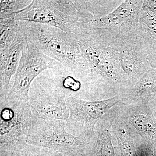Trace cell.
I'll return each mask as SVG.
<instances>
[{"label":"cell","instance_id":"6da1fadb","mask_svg":"<svg viewBox=\"0 0 156 156\" xmlns=\"http://www.w3.org/2000/svg\"><path fill=\"white\" fill-rule=\"evenodd\" d=\"M98 17L95 1L35 0L18 15L21 21L53 26L76 37L91 29Z\"/></svg>","mask_w":156,"mask_h":156},{"label":"cell","instance_id":"7a4b0ae2","mask_svg":"<svg viewBox=\"0 0 156 156\" xmlns=\"http://www.w3.org/2000/svg\"><path fill=\"white\" fill-rule=\"evenodd\" d=\"M19 23L26 41L62 67L83 74L92 72L74 35L48 24Z\"/></svg>","mask_w":156,"mask_h":156},{"label":"cell","instance_id":"3957f363","mask_svg":"<svg viewBox=\"0 0 156 156\" xmlns=\"http://www.w3.org/2000/svg\"><path fill=\"white\" fill-rule=\"evenodd\" d=\"M115 37L107 31L91 30L76 38L92 71L112 80L128 83L114 45Z\"/></svg>","mask_w":156,"mask_h":156},{"label":"cell","instance_id":"277c9868","mask_svg":"<svg viewBox=\"0 0 156 156\" xmlns=\"http://www.w3.org/2000/svg\"><path fill=\"white\" fill-rule=\"evenodd\" d=\"M61 68L63 67L59 62L45 55L26 41L6 99L11 101L29 102L30 88L35 78L48 69Z\"/></svg>","mask_w":156,"mask_h":156},{"label":"cell","instance_id":"5b68a950","mask_svg":"<svg viewBox=\"0 0 156 156\" xmlns=\"http://www.w3.org/2000/svg\"><path fill=\"white\" fill-rule=\"evenodd\" d=\"M41 120L29 102L0 101V144L30 136Z\"/></svg>","mask_w":156,"mask_h":156},{"label":"cell","instance_id":"8992f818","mask_svg":"<svg viewBox=\"0 0 156 156\" xmlns=\"http://www.w3.org/2000/svg\"><path fill=\"white\" fill-rule=\"evenodd\" d=\"M119 101L118 96L96 101H87L67 96L66 104L69 116L66 121V131L74 136L93 142L96 122Z\"/></svg>","mask_w":156,"mask_h":156},{"label":"cell","instance_id":"52a82bcc","mask_svg":"<svg viewBox=\"0 0 156 156\" xmlns=\"http://www.w3.org/2000/svg\"><path fill=\"white\" fill-rule=\"evenodd\" d=\"M66 128V121L41 119L34 133L26 140L31 145L50 151H75L83 154L89 150L92 142L70 134Z\"/></svg>","mask_w":156,"mask_h":156},{"label":"cell","instance_id":"ba28073f","mask_svg":"<svg viewBox=\"0 0 156 156\" xmlns=\"http://www.w3.org/2000/svg\"><path fill=\"white\" fill-rule=\"evenodd\" d=\"M114 45L123 73L132 85L150 69L147 45L136 33L115 37Z\"/></svg>","mask_w":156,"mask_h":156},{"label":"cell","instance_id":"9c48e42d","mask_svg":"<svg viewBox=\"0 0 156 156\" xmlns=\"http://www.w3.org/2000/svg\"><path fill=\"white\" fill-rule=\"evenodd\" d=\"M143 1H124L109 14L92 23L93 30H105L115 37L128 35L136 31Z\"/></svg>","mask_w":156,"mask_h":156},{"label":"cell","instance_id":"30bf717a","mask_svg":"<svg viewBox=\"0 0 156 156\" xmlns=\"http://www.w3.org/2000/svg\"><path fill=\"white\" fill-rule=\"evenodd\" d=\"M61 92L44 93L36 97H30L29 103L45 120L66 121L69 116L66 98Z\"/></svg>","mask_w":156,"mask_h":156},{"label":"cell","instance_id":"8fae6325","mask_svg":"<svg viewBox=\"0 0 156 156\" xmlns=\"http://www.w3.org/2000/svg\"><path fill=\"white\" fill-rule=\"evenodd\" d=\"M26 41L24 36L11 48L0 50V101L8 96L10 81L19 66Z\"/></svg>","mask_w":156,"mask_h":156},{"label":"cell","instance_id":"7c38bea8","mask_svg":"<svg viewBox=\"0 0 156 156\" xmlns=\"http://www.w3.org/2000/svg\"><path fill=\"white\" fill-rule=\"evenodd\" d=\"M26 137L0 144V156H48L49 150L31 145Z\"/></svg>","mask_w":156,"mask_h":156},{"label":"cell","instance_id":"4fadbf2b","mask_svg":"<svg viewBox=\"0 0 156 156\" xmlns=\"http://www.w3.org/2000/svg\"><path fill=\"white\" fill-rule=\"evenodd\" d=\"M23 37L19 23L15 18L0 19V50L11 48Z\"/></svg>","mask_w":156,"mask_h":156},{"label":"cell","instance_id":"5bb4252c","mask_svg":"<svg viewBox=\"0 0 156 156\" xmlns=\"http://www.w3.org/2000/svg\"><path fill=\"white\" fill-rule=\"evenodd\" d=\"M136 33L149 48L156 44V13L141 9Z\"/></svg>","mask_w":156,"mask_h":156},{"label":"cell","instance_id":"9a60e30c","mask_svg":"<svg viewBox=\"0 0 156 156\" xmlns=\"http://www.w3.org/2000/svg\"><path fill=\"white\" fill-rule=\"evenodd\" d=\"M32 2L29 0L1 1L0 19L14 18L17 12L29 5Z\"/></svg>","mask_w":156,"mask_h":156},{"label":"cell","instance_id":"2e32d148","mask_svg":"<svg viewBox=\"0 0 156 156\" xmlns=\"http://www.w3.org/2000/svg\"><path fill=\"white\" fill-rule=\"evenodd\" d=\"M96 154L100 156H115L110 135L106 130H99L98 139L95 147Z\"/></svg>","mask_w":156,"mask_h":156},{"label":"cell","instance_id":"e0dca14e","mask_svg":"<svg viewBox=\"0 0 156 156\" xmlns=\"http://www.w3.org/2000/svg\"><path fill=\"white\" fill-rule=\"evenodd\" d=\"M118 137L123 156H137L133 140L126 130H119Z\"/></svg>","mask_w":156,"mask_h":156},{"label":"cell","instance_id":"ac0fdd59","mask_svg":"<svg viewBox=\"0 0 156 156\" xmlns=\"http://www.w3.org/2000/svg\"><path fill=\"white\" fill-rule=\"evenodd\" d=\"M131 121L136 130L140 133H145L150 131L152 122L149 116L142 112H137L132 115Z\"/></svg>","mask_w":156,"mask_h":156},{"label":"cell","instance_id":"d6986e66","mask_svg":"<svg viewBox=\"0 0 156 156\" xmlns=\"http://www.w3.org/2000/svg\"><path fill=\"white\" fill-rule=\"evenodd\" d=\"M142 11L156 13V1H143Z\"/></svg>","mask_w":156,"mask_h":156}]
</instances>
